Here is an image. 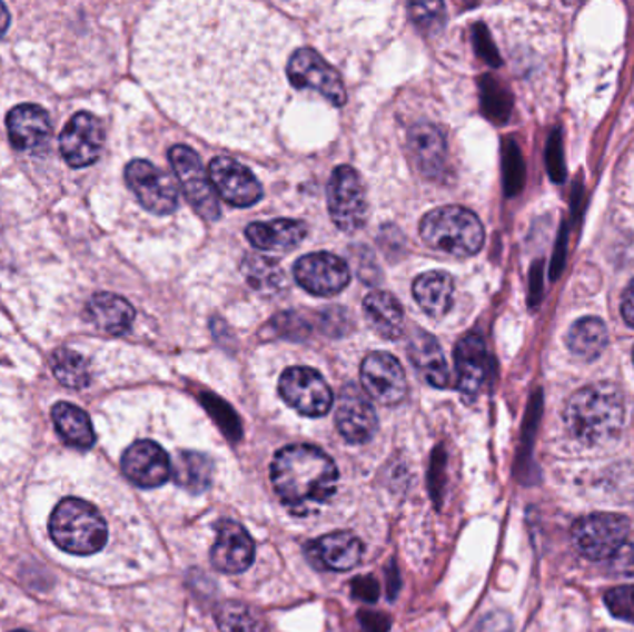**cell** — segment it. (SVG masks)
<instances>
[{
  "label": "cell",
  "instance_id": "41",
  "mask_svg": "<svg viewBox=\"0 0 634 632\" xmlns=\"http://www.w3.org/2000/svg\"><path fill=\"white\" fill-rule=\"evenodd\" d=\"M622 317L628 327L634 328V280L628 284L622 297Z\"/></svg>",
  "mask_w": 634,
  "mask_h": 632
},
{
  "label": "cell",
  "instance_id": "3",
  "mask_svg": "<svg viewBox=\"0 0 634 632\" xmlns=\"http://www.w3.org/2000/svg\"><path fill=\"white\" fill-rule=\"evenodd\" d=\"M625 405L616 386L600 383L578 389L567 401L564 423L573 438L584 445L605 444L623 427Z\"/></svg>",
  "mask_w": 634,
  "mask_h": 632
},
{
  "label": "cell",
  "instance_id": "26",
  "mask_svg": "<svg viewBox=\"0 0 634 632\" xmlns=\"http://www.w3.org/2000/svg\"><path fill=\"white\" fill-rule=\"evenodd\" d=\"M412 294L428 317L439 319V317L447 316V312L453 306L455 284L447 273L427 271L416 278V283L412 286Z\"/></svg>",
  "mask_w": 634,
  "mask_h": 632
},
{
  "label": "cell",
  "instance_id": "16",
  "mask_svg": "<svg viewBox=\"0 0 634 632\" xmlns=\"http://www.w3.org/2000/svg\"><path fill=\"white\" fill-rule=\"evenodd\" d=\"M336 427L345 442L353 445L367 444L377 433L378 419L372 401L355 384H347L339 392Z\"/></svg>",
  "mask_w": 634,
  "mask_h": 632
},
{
  "label": "cell",
  "instance_id": "27",
  "mask_svg": "<svg viewBox=\"0 0 634 632\" xmlns=\"http://www.w3.org/2000/svg\"><path fill=\"white\" fill-rule=\"evenodd\" d=\"M364 314L373 330L384 339H397L405 330V312L388 292H372L364 299Z\"/></svg>",
  "mask_w": 634,
  "mask_h": 632
},
{
  "label": "cell",
  "instance_id": "9",
  "mask_svg": "<svg viewBox=\"0 0 634 632\" xmlns=\"http://www.w3.org/2000/svg\"><path fill=\"white\" fill-rule=\"evenodd\" d=\"M128 188L139 205L155 216H169L180 205L177 184L164 169L149 160H132L125 169Z\"/></svg>",
  "mask_w": 634,
  "mask_h": 632
},
{
  "label": "cell",
  "instance_id": "31",
  "mask_svg": "<svg viewBox=\"0 0 634 632\" xmlns=\"http://www.w3.org/2000/svg\"><path fill=\"white\" fill-rule=\"evenodd\" d=\"M50 367L58 383L63 384L66 388L82 389L91 381L88 361L77 350L66 347L56 349L50 356Z\"/></svg>",
  "mask_w": 634,
  "mask_h": 632
},
{
  "label": "cell",
  "instance_id": "25",
  "mask_svg": "<svg viewBox=\"0 0 634 632\" xmlns=\"http://www.w3.org/2000/svg\"><path fill=\"white\" fill-rule=\"evenodd\" d=\"M86 316L102 333L121 336L132 327L136 312L132 305L119 295L97 294L86 305Z\"/></svg>",
  "mask_w": 634,
  "mask_h": 632
},
{
  "label": "cell",
  "instance_id": "7",
  "mask_svg": "<svg viewBox=\"0 0 634 632\" xmlns=\"http://www.w3.org/2000/svg\"><path fill=\"white\" fill-rule=\"evenodd\" d=\"M328 211L333 223L345 234L364 228L369 216V205L361 178L350 166L334 169L327 186Z\"/></svg>",
  "mask_w": 634,
  "mask_h": 632
},
{
  "label": "cell",
  "instance_id": "8",
  "mask_svg": "<svg viewBox=\"0 0 634 632\" xmlns=\"http://www.w3.org/2000/svg\"><path fill=\"white\" fill-rule=\"evenodd\" d=\"M169 161L189 205L206 223L217 221L221 217V206L199 155L186 145H175L169 150Z\"/></svg>",
  "mask_w": 634,
  "mask_h": 632
},
{
  "label": "cell",
  "instance_id": "21",
  "mask_svg": "<svg viewBox=\"0 0 634 632\" xmlns=\"http://www.w3.org/2000/svg\"><path fill=\"white\" fill-rule=\"evenodd\" d=\"M456 386L464 399H475L488 375V353L478 334L472 333L456 344Z\"/></svg>",
  "mask_w": 634,
  "mask_h": 632
},
{
  "label": "cell",
  "instance_id": "5",
  "mask_svg": "<svg viewBox=\"0 0 634 632\" xmlns=\"http://www.w3.org/2000/svg\"><path fill=\"white\" fill-rule=\"evenodd\" d=\"M419 234L430 249L445 255H477L484 245V227L477 214L462 206H442L423 216Z\"/></svg>",
  "mask_w": 634,
  "mask_h": 632
},
{
  "label": "cell",
  "instance_id": "1",
  "mask_svg": "<svg viewBox=\"0 0 634 632\" xmlns=\"http://www.w3.org/2000/svg\"><path fill=\"white\" fill-rule=\"evenodd\" d=\"M247 4H186L172 13L171 100L210 136L258 132L280 108L278 30Z\"/></svg>",
  "mask_w": 634,
  "mask_h": 632
},
{
  "label": "cell",
  "instance_id": "13",
  "mask_svg": "<svg viewBox=\"0 0 634 632\" xmlns=\"http://www.w3.org/2000/svg\"><path fill=\"white\" fill-rule=\"evenodd\" d=\"M105 147V128L99 117L89 111H78L60 134L63 160L71 167H88L99 160Z\"/></svg>",
  "mask_w": 634,
  "mask_h": 632
},
{
  "label": "cell",
  "instance_id": "38",
  "mask_svg": "<svg viewBox=\"0 0 634 632\" xmlns=\"http://www.w3.org/2000/svg\"><path fill=\"white\" fill-rule=\"evenodd\" d=\"M350 592L356 600L375 603L378 600V583L373 577H356L350 583Z\"/></svg>",
  "mask_w": 634,
  "mask_h": 632
},
{
  "label": "cell",
  "instance_id": "39",
  "mask_svg": "<svg viewBox=\"0 0 634 632\" xmlns=\"http://www.w3.org/2000/svg\"><path fill=\"white\" fill-rule=\"evenodd\" d=\"M512 618L506 612H492L478 623L477 629L473 632H512Z\"/></svg>",
  "mask_w": 634,
  "mask_h": 632
},
{
  "label": "cell",
  "instance_id": "33",
  "mask_svg": "<svg viewBox=\"0 0 634 632\" xmlns=\"http://www.w3.org/2000/svg\"><path fill=\"white\" fill-rule=\"evenodd\" d=\"M244 273L252 288L271 292L283 286L284 273L280 264L267 256H247L244 261Z\"/></svg>",
  "mask_w": 634,
  "mask_h": 632
},
{
  "label": "cell",
  "instance_id": "10",
  "mask_svg": "<svg viewBox=\"0 0 634 632\" xmlns=\"http://www.w3.org/2000/svg\"><path fill=\"white\" fill-rule=\"evenodd\" d=\"M278 392L294 411L306 417L327 416L333 408V392L321 373L311 367H289L278 381Z\"/></svg>",
  "mask_w": 634,
  "mask_h": 632
},
{
  "label": "cell",
  "instance_id": "22",
  "mask_svg": "<svg viewBox=\"0 0 634 632\" xmlns=\"http://www.w3.org/2000/svg\"><path fill=\"white\" fill-rule=\"evenodd\" d=\"M245 236L255 249L266 250V253H289L305 241L308 227L297 219L250 223L245 230Z\"/></svg>",
  "mask_w": 634,
  "mask_h": 632
},
{
  "label": "cell",
  "instance_id": "17",
  "mask_svg": "<svg viewBox=\"0 0 634 632\" xmlns=\"http://www.w3.org/2000/svg\"><path fill=\"white\" fill-rule=\"evenodd\" d=\"M216 533L210 555L217 572L228 575L247 572L255 562L256 553L255 542L247 529L232 520H221L217 523Z\"/></svg>",
  "mask_w": 634,
  "mask_h": 632
},
{
  "label": "cell",
  "instance_id": "11",
  "mask_svg": "<svg viewBox=\"0 0 634 632\" xmlns=\"http://www.w3.org/2000/svg\"><path fill=\"white\" fill-rule=\"evenodd\" d=\"M286 72L294 88L314 89L334 106H344L347 102L344 80L314 49L300 47L295 50L294 55L289 56Z\"/></svg>",
  "mask_w": 634,
  "mask_h": 632
},
{
  "label": "cell",
  "instance_id": "44",
  "mask_svg": "<svg viewBox=\"0 0 634 632\" xmlns=\"http://www.w3.org/2000/svg\"><path fill=\"white\" fill-rule=\"evenodd\" d=\"M633 356H634V349H633Z\"/></svg>",
  "mask_w": 634,
  "mask_h": 632
},
{
  "label": "cell",
  "instance_id": "14",
  "mask_svg": "<svg viewBox=\"0 0 634 632\" xmlns=\"http://www.w3.org/2000/svg\"><path fill=\"white\" fill-rule=\"evenodd\" d=\"M361 386L380 405H399L406 395V375L400 362L389 353H372L361 362Z\"/></svg>",
  "mask_w": 634,
  "mask_h": 632
},
{
  "label": "cell",
  "instance_id": "32",
  "mask_svg": "<svg viewBox=\"0 0 634 632\" xmlns=\"http://www.w3.org/2000/svg\"><path fill=\"white\" fill-rule=\"evenodd\" d=\"M216 622L221 632H266L260 612L238 601H228L219 606Z\"/></svg>",
  "mask_w": 634,
  "mask_h": 632
},
{
  "label": "cell",
  "instance_id": "30",
  "mask_svg": "<svg viewBox=\"0 0 634 632\" xmlns=\"http://www.w3.org/2000/svg\"><path fill=\"white\" fill-rule=\"evenodd\" d=\"M608 344L605 323L600 317H583L567 333V347L581 361L592 362L603 355Z\"/></svg>",
  "mask_w": 634,
  "mask_h": 632
},
{
  "label": "cell",
  "instance_id": "19",
  "mask_svg": "<svg viewBox=\"0 0 634 632\" xmlns=\"http://www.w3.org/2000/svg\"><path fill=\"white\" fill-rule=\"evenodd\" d=\"M361 555V540L347 531L325 534L306 545V556L311 566L327 572H349L360 564Z\"/></svg>",
  "mask_w": 634,
  "mask_h": 632
},
{
  "label": "cell",
  "instance_id": "18",
  "mask_svg": "<svg viewBox=\"0 0 634 632\" xmlns=\"http://www.w3.org/2000/svg\"><path fill=\"white\" fill-rule=\"evenodd\" d=\"M122 473L139 488H158L171 477V461L160 445L139 440L130 445L121 461Z\"/></svg>",
  "mask_w": 634,
  "mask_h": 632
},
{
  "label": "cell",
  "instance_id": "24",
  "mask_svg": "<svg viewBox=\"0 0 634 632\" xmlns=\"http://www.w3.org/2000/svg\"><path fill=\"white\" fill-rule=\"evenodd\" d=\"M408 356L419 375L425 378V383L434 388L449 386V366H447L438 339L423 330H416L412 334L410 344H408Z\"/></svg>",
  "mask_w": 634,
  "mask_h": 632
},
{
  "label": "cell",
  "instance_id": "28",
  "mask_svg": "<svg viewBox=\"0 0 634 632\" xmlns=\"http://www.w3.org/2000/svg\"><path fill=\"white\" fill-rule=\"evenodd\" d=\"M171 477L177 486L189 494L199 495L210 488L214 462L197 451H182L171 464Z\"/></svg>",
  "mask_w": 634,
  "mask_h": 632
},
{
  "label": "cell",
  "instance_id": "12",
  "mask_svg": "<svg viewBox=\"0 0 634 632\" xmlns=\"http://www.w3.org/2000/svg\"><path fill=\"white\" fill-rule=\"evenodd\" d=\"M295 280L317 297H333L349 286V266L333 253H311L295 261Z\"/></svg>",
  "mask_w": 634,
  "mask_h": 632
},
{
  "label": "cell",
  "instance_id": "36",
  "mask_svg": "<svg viewBox=\"0 0 634 632\" xmlns=\"http://www.w3.org/2000/svg\"><path fill=\"white\" fill-rule=\"evenodd\" d=\"M410 13L423 30H438L444 22V4H410Z\"/></svg>",
  "mask_w": 634,
  "mask_h": 632
},
{
  "label": "cell",
  "instance_id": "29",
  "mask_svg": "<svg viewBox=\"0 0 634 632\" xmlns=\"http://www.w3.org/2000/svg\"><path fill=\"white\" fill-rule=\"evenodd\" d=\"M52 422L56 431L66 444L77 450H89L95 444V431L88 414L71 405V403H58L52 406Z\"/></svg>",
  "mask_w": 634,
  "mask_h": 632
},
{
  "label": "cell",
  "instance_id": "2",
  "mask_svg": "<svg viewBox=\"0 0 634 632\" xmlns=\"http://www.w3.org/2000/svg\"><path fill=\"white\" fill-rule=\"evenodd\" d=\"M338 478L333 458L314 445H288L271 462L273 490L291 511L308 512L327 503Z\"/></svg>",
  "mask_w": 634,
  "mask_h": 632
},
{
  "label": "cell",
  "instance_id": "40",
  "mask_svg": "<svg viewBox=\"0 0 634 632\" xmlns=\"http://www.w3.org/2000/svg\"><path fill=\"white\" fill-rule=\"evenodd\" d=\"M358 622H360L364 632H388L389 625H392L386 614L372 611L358 612Z\"/></svg>",
  "mask_w": 634,
  "mask_h": 632
},
{
  "label": "cell",
  "instance_id": "4",
  "mask_svg": "<svg viewBox=\"0 0 634 632\" xmlns=\"http://www.w3.org/2000/svg\"><path fill=\"white\" fill-rule=\"evenodd\" d=\"M49 534L61 551L69 555L88 556L105 547L108 527L105 517L91 503L67 497L50 514Z\"/></svg>",
  "mask_w": 634,
  "mask_h": 632
},
{
  "label": "cell",
  "instance_id": "34",
  "mask_svg": "<svg viewBox=\"0 0 634 632\" xmlns=\"http://www.w3.org/2000/svg\"><path fill=\"white\" fill-rule=\"evenodd\" d=\"M605 605L612 616L623 622L634 623V586H617L606 592Z\"/></svg>",
  "mask_w": 634,
  "mask_h": 632
},
{
  "label": "cell",
  "instance_id": "20",
  "mask_svg": "<svg viewBox=\"0 0 634 632\" xmlns=\"http://www.w3.org/2000/svg\"><path fill=\"white\" fill-rule=\"evenodd\" d=\"M6 127L10 141L21 152H41L52 136V122L41 106L19 105L10 110Z\"/></svg>",
  "mask_w": 634,
  "mask_h": 632
},
{
  "label": "cell",
  "instance_id": "6",
  "mask_svg": "<svg viewBox=\"0 0 634 632\" xmlns=\"http://www.w3.org/2000/svg\"><path fill=\"white\" fill-rule=\"evenodd\" d=\"M631 533V523L622 514L595 512L573 523L572 540L578 553L588 561H608Z\"/></svg>",
  "mask_w": 634,
  "mask_h": 632
},
{
  "label": "cell",
  "instance_id": "42",
  "mask_svg": "<svg viewBox=\"0 0 634 632\" xmlns=\"http://www.w3.org/2000/svg\"><path fill=\"white\" fill-rule=\"evenodd\" d=\"M10 27V11L0 2V38L4 36L6 30Z\"/></svg>",
  "mask_w": 634,
  "mask_h": 632
},
{
  "label": "cell",
  "instance_id": "37",
  "mask_svg": "<svg viewBox=\"0 0 634 632\" xmlns=\"http://www.w3.org/2000/svg\"><path fill=\"white\" fill-rule=\"evenodd\" d=\"M608 570L617 577H633L634 575V545L625 544L608 559Z\"/></svg>",
  "mask_w": 634,
  "mask_h": 632
},
{
  "label": "cell",
  "instance_id": "23",
  "mask_svg": "<svg viewBox=\"0 0 634 632\" xmlns=\"http://www.w3.org/2000/svg\"><path fill=\"white\" fill-rule=\"evenodd\" d=\"M406 144L410 150L412 160L416 164L422 175L436 178L442 175L447 158V145L444 134L438 128L427 122L410 128L406 136Z\"/></svg>",
  "mask_w": 634,
  "mask_h": 632
},
{
  "label": "cell",
  "instance_id": "43",
  "mask_svg": "<svg viewBox=\"0 0 634 632\" xmlns=\"http://www.w3.org/2000/svg\"><path fill=\"white\" fill-rule=\"evenodd\" d=\"M13 632H27V631H13Z\"/></svg>",
  "mask_w": 634,
  "mask_h": 632
},
{
  "label": "cell",
  "instance_id": "35",
  "mask_svg": "<svg viewBox=\"0 0 634 632\" xmlns=\"http://www.w3.org/2000/svg\"><path fill=\"white\" fill-rule=\"evenodd\" d=\"M205 405L211 416L216 417L219 427L225 431L227 436L234 440L239 438L241 427H239L238 417L230 411V406L225 405V403H222L221 399H217V397H206Z\"/></svg>",
  "mask_w": 634,
  "mask_h": 632
},
{
  "label": "cell",
  "instance_id": "15",
  "mask_svg": "<svg viewBox=\"0 0 634 632\" xmlns=\"http://www.w3.org/2000/svg\"><path fill=\"white\" fill-rule=\"evenodd\" d=\"M216 194L234 208H249L261 199V186L252 172L228 156H217L208 167Z\"/></svg>",
  "mask_w": 634,
  "mask_h": 632
}]
</instances>
